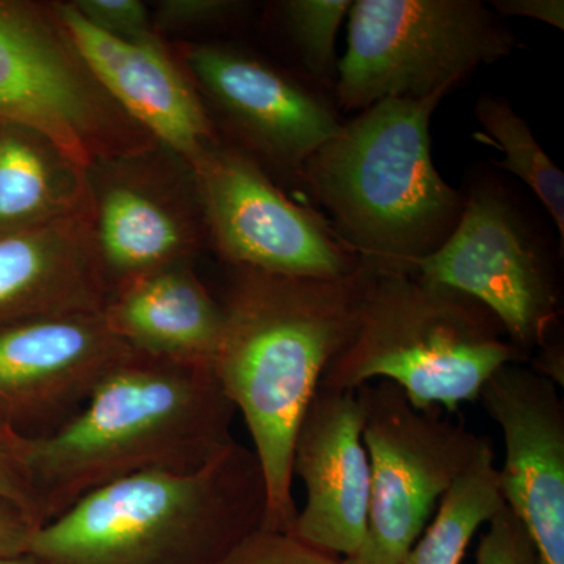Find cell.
Returning a JSON list of instances; mask_svg holds the SVG:
<instances>
[{
    "label": "cell",
    "mask_w": 564,
    "mask_h": 564,
    "mask_svg": "<svg viewBox=\"0 0 564 564\" xmlns=\"http://www.w3.org/2000/svg\"><path fill=\"white\" fill-rule=\"evenodd\" d=\"M475 117L484 132L477 139L492 144L503 154L496 165L514 174L529 185L555 223L562 247L564 243V176L552 162L540 141L534 139L527 122L510 102L496 96H481L475 106Z\"/></svg>",
    "instance_id": "obj_21"
},
{
    "label": "cell",
    "mask_w": 564,
    "mask_h": 564,
    "mask_svg": "<svg viewBox=\"0 0 564 564\" xmlns=\"http://www.w3.org/2000/svg\"><path fill=\"white\" fill-rule=\"evenodd\" d=\"M109 296L91 206L46 225L0 234V326L98 313Z\"/></svg>",
    "instance_id": "obj_17"
},
{
    "label": "cell",
    "mask_w": 564,
    "mask_h": 564,
    "mask_svg": "<svg viewBox=\"0 0 564 564\" xmlns=\"http://www.w3.org/2000/svg\"><path fill=\"white\" fill-rule=\"evenodd\" d=\"M413 276L488 307L527 364L551 345L562 317V288L551 256L521 210L492 184L466 195L455 231L415 265Z\"/></svg>",
    "instance_id": "obj_9"
},
{
    "label": "cell",
    "mask_w": 564,
    "mask_h": 564,
    "mask_svg": "<svg viewBox=\"0 0 564 564\" xmlns=\"http://www.w3.org/2000/svg\"><path fill=\"white\" fill-rule=\"evenodd\" d=\"M265 481L237 443L188 474L144 473L96 489L33 532L36 564H221L265 521Z\"/></svg>",
    "instance_id": "obj_4"
},
{
    "label": "cell",
    "mask_w": 564,
    "mask_h": 564,
    "mask_svg": "<svg viewBox=\"0 0 564 564\" xmlns=\"http://www.w3.org/2000/svg\"><path fill=\"white\" fill-rule=\"evenodd\" d=\"M0 564H36L33 560L29 558L28 555L17 556V558H3L0 560Z\"/></svg>",
    "instance_id": "obj_30"
},
{
    "label": "cell",
    "mask_w": 564,
    "mask_h": 564,
    "mask_svg": "<svg viewBox=\"0 0 564 564\" xmlns=\"http://www.w3.org/2000/svg\"><path fill=\"white\" fill-rule=\"evenodd\" d=\"M292 475L306 491L291 533L302 543L347 558L366 534L370 463L356 391L318 386L293 443Z\"/></svg>",
    "instance_id": "obj_15"
},
{
    "label": "cell",
    "mask_w": 564,
    "mask_h": 564,
    "mask_svg": "<svg viewBox=\"0 0 564 564\" xmlns=\"http://www.w3.org/2000/svg\"><path fill=\"white\" fill-rule=\"evenodd\" d=\"M350 0H288L278 3L282 25L306 69L321 88L334 90L337 82L336 41L350 11Z\"/></svg>",
    "instance_id": "obj_22"
},
{
    "label": "cell",
    "mask_w": 564,
    "mask_h": 564,
    "mask_svg": "<svg viewBox=\"0 0 564 564\" xmlns=\"http://www.w3.org/2000/svg\"><path fill=\"white\" fill-rule=\"evenodd\" d=\"M375 273L339 280L236 269L225 295L215 377L243 415L263 481V530L291 533L295 522L292 454L296 430L329 364L358 333Z\"/></svg>",
    "instance_id": "obj_1"
},
{
    "label": "cell",
    "mask_w": 564,
    "mask_h": 564,
    "mask_svg": "<svg viewBox=\"0 0 564 564\" xmlns=\"http://www.w3.org/2000/svg\"><path fill=\"white\" fill-rule=\"evenodd\" d=\"M492 10L500 17L529 18L560 31L564 29L563 0H496L492 2Z\"/></svg>",
    "instance_id": "obj_29"
},
{
    "label": "cell",
    "mask_w": 564,
    "mask_h": 564,
    "mask_svg": "<svg viewBox=\"0 0 564 564\" xmlns=\"http://www.w3.org/2000/svg\"><path fill=\"white\" fill-rule=\"evenodd\" d=\"M505 505L491 441L444 494L434 516L400 564H463L475 533Z\"/></svg>",
    "instance_id": "obj_20"
},
{
    "label": "cell",
    "mask_w": 564,
    "mask_h": 564,
    "mask_svg": "<svg viewBox=\"0 0 564 564\" xmlns=\"http://www.w3.org/2000/svg\"><path fill=\"white\" fill-rule=\"evenodd\" d=\"M13 434L0 430V500L17 505L40 525L28 478L14 452Z\"/></svg>",
    "instance_id": "obj_27"
},
{
    "label": "cell",
    "mask_w": 564,
    "mask_h": 564,
    "mask_svg": "<svg viewBox=\"0 0 564 564\" xmlns=\"http://www.w3.org/2000/svg\"><path fill=\"white\" fill-rule=\"evenodd\" d=\"M518 40L477 0H356L337 65L336 106L448 95L473 70L510 57Z\"/></svg>",
    "instance_id": "obj_6"
},
{
    "label": "cell",
    "mask_w": 564,
    "mask_h": 564,
    "mask_svg": "<svg viewBox=\"0 0 564 564\" xmlns=\"http://www.w3.org/2000/svg\"><path fill=\"white\" fill-rule=\"evenodd\" d=\"M384 99L344 121L300 181L337 236L375 274H411L458 225L466 195L432 158L430 122L445 98Z\"/></svg>",
    "instance_id": "obj_3"
},
{
    "label": "cell",
    "mask_w": 564,
    "mask_h": 564,
    "mask_svg": "<svg viewBox=\"0 0 564 564\" xmlns=\"http://www.w3.org/2000/svg\"><path fill=\"white\" fill-rule=\"evenodd\" d=\"M502 430L503 502L525 525L544 564H564V403L558 384L529 364H507L480 399Z\"/></svg>",
    "instance_id": "obj_14"
},
{
    "label": "cell",
    "mask_w": 564,
    "mask_h": 564,
    "mask_svg": "<svg viewBox=\"0 0 564 564\" xmlns=\"http://www.w3.org/2000/svg\"><path fill=\"white\" fill-rule=\"evenodd\" d=\"M243 7L231 0H163L155 7V22L173 31L210 28L234 20Z\"/></svg>",
    "instance_id": "obj_26"
},
{
    "label": "cell",
    "mask_w": 564,
    "mask_h": 564,
    "mask_svg": "<svg viewBox=\"0 0 564 564\" xmlns=\"http://www.w3.org/2000/svg\"><path fill=\"white\" fill-rule=\"evenodd\" d=\"M99 31L133 43L158 40L144 3L139 0H76L70 2Z\"/></svg>",
    "instance_id": "obj_25"
},
{
    "label": "cell",
    "mask_w": 564,
    "mask_h": 564,
    "mask_svg": "<svg viewBox=\"0 0 564 564\" xmlns=\"http://www.w3.org/2000/svg\"><path fill=\"white\" fill-rule=\"evenodd\" d=\"M513 362L527 364L477 300L411 274H375L358 333L321 384L356 391L391 381L417 410L454 414L477 402L489 378Z\"/></svg>",
    "instance_id": "obj_5"
},
{
    "label": "cell",
    "mask_w": 564,
    "mask_h": 564,
    "mask_svg": "<svg viewBox=\"0 0 564 564\" xmlns=\"http://www.w3.org/2000/svg\"><path fill=\"white\" fill-rule=\"evenodd\" d=\"M234 415L214 370L132 351L61 429L13 434L40 525L122 478L199 469L236 441Z\"/></svg>",
    "instance_id": "obj_2"
},
{
    "label": "cell",
    "mask_w": 564,
    "mask_h": 564,
    "mask_svg": "<svg viewBox=\"0 0 564 564\" xmlns=\"http://www.w3.org/2000/svg\"><path fill=\"white\" fill-rule=\"evenodd\" d=\"M96 248L110 295L191 262L207 239L191 165L161 144L88 170Z\"/></svg>",
    "instance_id": "obj_12"
},
{
    "label": "cell",
    "mask_w": 564,
    "mask_h": 564,
    "mask_svg": "<svg viewBox=\"0 0 564 564\" xmlns=\"http://www.w3.org/2000/svg\"><path fill=\"white\" fill-rule=\"evenodd\" d=\"M111 332L133 351L212 369L225 314L191 262L166 267L118 289L102 311Z\"/></svg>",
    "instance_id": "obj_18"
},
{
    "label": "cell",
    "mask_w": 564,
    "mask_h": 564,
    "mask_svg": "<svg viewBox=\"0 0 564 564\" xmlns=\"http://www.w3.org/2000/svg\"><path fill=\"white\" fill-rule=\"evenodd\" d=\"M39 527L17 505L0 500V560L28 555L32 534Z\"/></svg>",
    "instance_id": "obj_28"
},
{
    "label": "cell",
    "mask_w": 564,
    "mask_h": 564,
    "mask_svg": "<svg viewBox=\"0 0 564 564\" xmlns=\"http://www.w3.org/2000/svg\"><path fill=\"white\" fill-rule=\"evenodd\" d=\"M475 564H544L525 525L503 505L480 538Z\"/></svg>",
    "instance_id": "obj_23"
},
{
    "label": "cell",
    "mask_w": 564,
    "mask_h": 564,
    "mask_svg": "<svg viewBox=\"0 0 564 564\" xmlns=\"http://www.w3.org/2000/svg\"><path fill=\"white\" fill-rule=\"evenodd\" d=\"M221 564H340V558L311 547L292 534L259 529Z\"/></svg>",
    "instance_id": "obj_24"
},
{
    "label": "cell",
    "mask_w": 564,
    "mask_h": 564,
    "mask_svg": "<svg viewBox=\"0 0 564 564\" xmlns=\"http://www.w3.org/2000/svg\"><path fill=\"white\" fill-rule=\"evenodd\" d=\"M90 206L87 169L47 137L0 124V234L46 225Z\"/></svg>",
    "instance_id": "obj_19"
},
{
    "label": "cell",
    "mask_w": 564,
    "mask_h": 564,
    "mask_svg": "<svg viewBox=\"0 0 564 564\" xmlns=\"http://www.w3.org/2000/svg\"><path fill=\"white\" fill-rule=\"evenodd\" d=\"M93 76L133 122L191 165L218 139L209 113L187 74L161 41L133 43L99 31L68 3H54Z\"/></svg>",
    "instance_id": "obj_16"
},
{
    "label": "cell",
    "mask_w": 564,
    "mask_h": 564,
    "mask_svg": "<svg viewBox=\"0 0 564 564\" xmlns=\"http://www.w3.org/2000/svg\"><path fill=\"white\" fill-rule=\"evenodd\" d=\"M132 351L102 311L0 326V430L24 437L54 433Z\"/></svg>",
    "instance_id": "obj_13"
},
{
    "label": "cell",
    "mask_w": 564,
    "mask_h": 564,
    "mask_svg": "<svg viewBox=\"0 0 564 564\" xmlns=\"http://www.w3.org/2000/svg\"><path fill=\"white\" fill-rule=\"evenodd\" d=\"M356 395L370 463L369 514L361 545L340 564H400L489 440L440 408L417 410L391 381L362 384Z\"/></svg>",
    "instance_id": "obj_8"
},
{
    "label": "cell",
    "mask_w": 564,
    "mask_h": 564,
    "mask_svg": "<svg viewBox=\"0 0 564 564\" xmlns=\"http://www.w3.org/2000/svg\"><path fill=\"white\" fill-rule=\"evenodd\" d=\"M188 77L212 124L263 170L291 180L332 140L340 126L337 107L314 84L229 44H192L184 50Z\"/></svg>",
    "instance_id": "obj_11"
},
{
    "label": "cell",
    "mask_w": 564,
    "mask_h": 564,
    "mask_svg": "<svg viewBox=\"0 0 564 564\" xmlns=\"http://www.w3.org/2000/svg\"><path fill=\"white\" fill-rule=\"evenodd\" d=\"M0 124L47 137L87 170L158 144L93 76L54 6L0 2Z\"/></svg>",
    "instance_id": "obj_7"
},
{
    "label": "cell",
    "mask_w": 564,
    "mask_h": 564,
    "mask_svg": "<svg viewBox=\"0 0 564 564\" xmlns=\"http://www.w3.org/2000/svg\"><path fill=\"white\" fill-rule=\"evenodd\" d=\"M191 169L207 239L234 269L339 280L366 267L325 215L293 203L258 162L221 137Z\"/></svg>",
    "instance_id": "obj_10"
}]
</instances>
